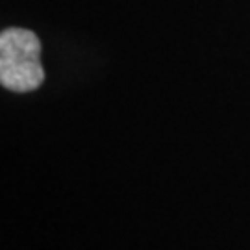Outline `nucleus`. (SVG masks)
Instances as JSON below:
<instances>
[{"label": "nucleus", "instance_id": "1", "mask_svg": "<svg viewBox=\"0 0 250 250\" xmlns=\"http://www.w3.org/2000/svg\"><path fill=\"white\" fill-rule=\"evenodd\" d=\"M41 43L34 32L8 28L0 34V83L15 93L37 89L45 72L39 62Z\"/></svg>", "mask_w": 250, "mask_h": 250}]
</instances>
